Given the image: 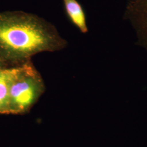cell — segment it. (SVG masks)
<instances>
[{"label": "cell", "mask_w": 147, "mask_h": 147, "mask_svg": "<svg viewBox=\"0 0 147 147\" xmlns=\"http://www.w3.org/2000/svg\"><path fill=\"white\" fill-rule=\"evenodd\" d=\"M0 45L17 58L26 59L37 53L59 50L64 42L37 16L17 12L0 15Z\"/></svg>", "instance_id": "obj_1"}, {"label": "cell", "mask_w": 147, "mask_h": 147, "mask_svg": "<svg viewBox=\"0 0 147 147\" xmlns=\"http://www.w3.org/2000/svg\"><path fill=\"white\" fill-rule=\"evenodd\" d=\"M42 87L41 78L30 63L14 69L9 85V111L27 110L41 94Z\"/></svg>", "instance_id": "obj_2"}, {"label": "cell", "mask_w": 147, "mask_h": 147, "mask_svg": "<svg viewBox=\"0 0 147 147\" xmlns=\"http://www.w3.org/2000/svg\"><path fill=\"white\" fill-rule=\"evenodd\" d=\"M65 11L70 20L80 31L86 33L87 27L86 17L82 6L76 0H63Z\"/></svg>", "instance_id": "obj_3"}, {"label": "cell", "mask_w": 147, "mask_h": 147, "mask_svg": "<svg viewBox=\"0 0 147 147\" xmlns=\"http://www.w3.org/2000/svg\"><path fill=\"white\" fill-rule=\"evenodd\" d=\"M14 69L5 70L0 76V111H9V85Z\"/></svg>", "instance_id": "obj_4"}, {"label": "cell", "mask_w": 147, "mask_h": 147, "mask_svg": "<svg viewBox=\"0 0 147 147\" xmlns=\"http://www.w3.org/2000/svg\"><path fill=\"white\" fill-rule=\"evenodd\" d=\"M131 5L133 11L147 16V0H134Z\"/></svg>", "instance_id": "obj_5"}, {"label": "cell", "mask_w": 147, "mask_h": 147, "mask_svg": "<svg viewBox=\"0 0 147 147\" xmlns=\"http://www.w3.org/2000/svg\"><path fill=\"white\" fill-rule=\"evenodd\" d=\"M3 71H4V70H0V76L2 75V74H3Z\"/></svg>", "instance_id": "obj_6"}]
</instances>
